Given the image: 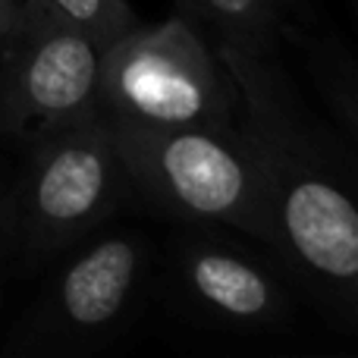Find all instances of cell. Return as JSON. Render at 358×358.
<instances>
[{
    "mask_svg": "<svg viewBox=\"0 0 358 358\" xmlns=\"http://www.w3.org/2000/svg\"><path fill=\"white\" fill-rule=\"evenodd\" d=\"M123 176L101 110L38 136L22 185V217L41 245H63L107 214Z\"/></svg>",
    "mask_w": 358,
    "mask_h": 358,
    "instance_id": "5b68a950",
    "label": "cell"
},
{
    "mask_svg": "<svg viewBox=\"0 0 358 358\" xmlns=\"http://www.w3.org/2000/svg\"><path fill=\"white\" fill-rule=\"evenodd\" d=\"M107 123L123 176L155 201L182 217L220 220L258 239H273L264 167L242 129Z\"/></svg>",
    "mask_w": 358,
    "mask_h": 358,
    "instance_id": "7a4b0ae2",
    "label": "cell"
},
{
    "mask_svg": "<svg viewBox=\"0 0 358 358\" xmlns=\"http://www.w3.org/2000/svg\"><path fill=\"white\" fill-rule=\"evenodd\" d=\"M138 273L136 242L104 239L73 261L57 286V311L60 321L76 330L107 327L123 311Z\"/></svg>",
    "mask_w": 358,
    "mask_h": 358,
    "instance_id": "8992f818",
    "label": "cell"
},
{
    "mask_svg": "<svg viewBox=\"0 0 358 358\" xmlns=\"http://www.w3.org/2000/svg\"><path fill=\"white\" fill-rule=\"evenodd\" d=\"M185 277L204 305L233 321H271L280 311L277 286L239 255L198 248L185 258Z\"/></svg>",
    "mask_w": 358,
    "mask_h": 358,
    "instance_id": "52a82bcc",
    "label": "cell"
},
{
    "mask_svg": "<svg viewBox=\"0 0 358 358\" xmlns=\"http://www.w3.org/2000/svg\"><path fill=\"white\" fill-rule=\"evenodd\" d=\"M19 6H22V0H0V41H3V38L10 35V29L16 25Z\"/></svg>",
    "mask_w": 358,
    "mask_h": 358,
    "instance_id": "30bf717a",
    "label": "cell"
},
{
    "mask_svg": "<svg viewBox=\"0 0 358 358\" xmlns=\"http://www.w3.org/2000/svg\"><path fill=\"white\" fill-rule=\"evenodd\" d=\"M245 104L242 132L267 179L273 245L315 283L352 296L358 273V210L334 164L311 138L286 85L264 57L214 48Z\"/></svg>",
    "mask_w": 358,
    "mask_h": 358,
    "instance_id": "6da1fadb",
    "label": "cell"
},
{
    "mask_svg": "<svg viewBox=\"0 0 358 358\" xmlns=\"http://www.w3.org/2000/svg\"><path fill=\"white\" fill-rule=\"evenodd\" d=\"M179 16L192 22L210 48L267 57L283 29L286 0H176Z\"/></svg>",
    "mask_w": 358,
    "mask_h": 358,
    "instance_id": "ba28073f",
    "label": "cell"
},
{
    "mask_svg": "<svg viewBox=\"0 0 358 358\" xmlns=\"http://www.w3.org/2000/svg\"><path fill=\"white\" fill-rule=\"evenodd\" d=\"M3 117L38 138L48 129L101 110L104 48L60 22L41 0H22L16 25L0 41Z\"/></svg>",
    "mask_w": 358,
    "mask_h": 358,
    "instance_id": "277c9868",
    "label": "cell"
},
{
    "mask_svg": "<svg viewBox=\"0 0 358 358\" xmlns=\"http://www.w3.org/2000/svg\"><path fill=\"white\" fill-rule=\"evenodd\" d=\"M236 88L210 41L173 16L132 25L101 60V113L136 126H233Z\"/></svg>",
    "mask_w": 358,
    "mask_h": 358,
    "instance_id": "3957f363",
    "label": "cell"
},
{
    "mask_svg": "<svg viewBox=\"0 0 358 358\" xmlns=\"http://www.w3.org/2000/svg\"><path fill=\"white\" fill-rule=\"evenodd\" d=\"M41 3L60 22L79 29L104 50L136 25V16L126 0H41Z\"/></svg>",
    "mask_w": 358,
    "mask_h": 358,
    "instance_id": "9c48e42d",
    "label": "cell"
}]
</instances>
